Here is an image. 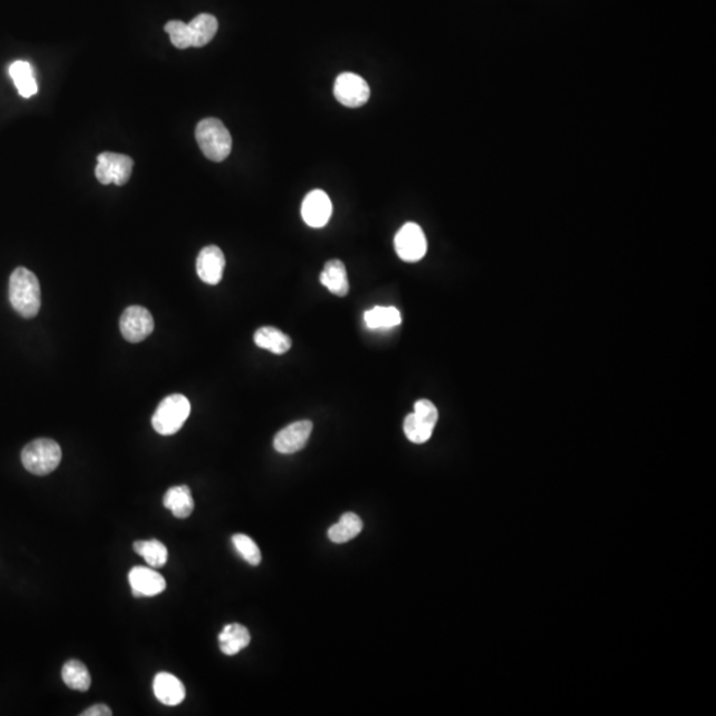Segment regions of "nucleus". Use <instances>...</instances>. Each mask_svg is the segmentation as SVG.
<instances>
[{"label":"nucleus","instance_id":"nucleus-17","mask_svg":"<svg viewBox=\"0 0 716 716\" xmlns=\"http://www.w3.org/2000/svg\"><path fill=\"white\" fill-rule=\"evenodd\" d=\"M253 341L262 349L270 350L275 355H284L292 347L290 336L275 327L259 328L253 336Z\"/></svg>","mask_w":716,"mask_h":716},{"label":"nucleus","instance_id":"nucleus-2","mask_svg":"<svg viewBox=\"0 0 716 716\" xmlns=\"http://www.w3.org/2000/svg\"><path fill=\"white\" fill-rule=\"evenodd\" d=\"M196 138L206 158L222 162L230 156L233 138L224 122L218 119H205L196 125Z\"/></svg>","mask_w":716,"mask_h":716},{"label":"nucleus","instance_id":"nucleus-28","mask_svg":"<svg viewBox=\"0 0 716 716\" xmlns=\"http://www.w3.org/2000/svg\"><path fill=\"white\" fill-rule=\"evenodd\" d=\"M112 714V710H110V707L105 706V704H95V706L85 710L81 716H110Z\"/></svg>","mask_w":716,"mask_h":716},{"label":"nucleus","instance_id":"nucleus-8","mask_svg":"<svg viewBox=\"0 0 716 716\" xmlns=\"http://www.w3.org/2000/svg\"><path fill=\"white\" fill-rule=\"evenodd\" d=\"M122 338L129 342H141L149 338L154 330V319L147 308L132 305L127 308L119 319Z\"/></svg>","mask_w":716,"mask_h":716},{"label":"nucleus","instance_id":"nucleus-7","mask_svg":"<svg viewBox=\"0 0 716 716\" xmlns=\"http://www.w3.org/2000/svg\"><path fill=\"white\" fill-rule=\"evenodd\" d=\"M333 93L344 107L359 108L369 101L370 88L361 76L344 72L336 79Z\"/></svg>","mask_w":716,"mask_h":716},{"label":"nucleus","instance_id":"nucleus-13","mask_svg":"<svg viewBox=\"0 0 716 716\" xmlns=\"http://www.w3.org/2000/svg\"><path fill=\"white\" fill-rule=\"evenodd\" d=\"M154 695L167 706H178L186 697L184 683L169 673H158L153 682Z\"/></svg>","mask_w":716,"mask_h":716},{"label":"nucleus","instance_id":"nucleus-20","mask_svg":"<svg viewBox=\"0 0 716 716\" xmlns=\"http://www.w3.org/2000/svg\"><path fill=\"white\" fill-rule=\"evenodd\" d=\"M362 524L361 518L356 513L347 512L341 516L339 523L329 528L328 530V538L332 543L344 544L348 541L353 540L356 536L361 533Z\"/></svg>","mask_w":716,"mask_h":716},{"label":"nucleus","instance_id":"nucleus-22","mask_svg":"<svg viewBox=\"0 0 716 716\" xmlns=\"http://www.w3.org/2000/svg\"><path fill=\"white\" fill-rule=\"evenodd\" d=\"M62 677L64 683L76 692H88L92 684L87 666L77 660H70L62 666Z\"/></svg>","mask_w":716,"mask_h":716},{"label":"nucleus","instance_id":"nucleus-5","mask_svg":"<svg viewBox=\"0 0 716 716\" xmlns=\"http://www.w3.org/2000/svg\"><path fill=\"white\" fill-rule=\"evenodd\" d=\"M133 165V159L125 154L105 151L97 157L96 178L102 185L122 186L129 181Z\"/></svg>","mask_w":716,"mask_h":716},{"label":"nucleus","instance_id":"nucleus-21","mask_svg":"<svg viewBox=\"0 0 716 716\" xmlns=\"http://www.w3.org/2000/svg\"><path fill=\"white\" fill-rule=\"evenodd\" d=\"M364 320L370 329L387 330L402 322L401 312L395 307H377L365 312Z\"/></svg>","mask_w":716,"mask_h":716},{"label":"nucleus","instance_id":"nucleus-12","mask_svg":"<svg viewBox=\"0 0 716 716\" xmlns=\"http://www.w3.org/2000/svg\"><path fill=\"white\" fill-rule=\"evenodd\" d=\"M134 597H153L167 589V581L153 568L134 567L129 572Z\"/></svg>","mask_w":716,"mask_h":716},{"label":"nucleus","instance_id":"nucleus-4","mask_svg":"<svg viewBox=\"0 0 716 716\" xmlns=\"http://www.w3.org/2000/svg\"><path fill=\"white\" fill-rule=\"evenodd\" d=\"M191 405L182 395H171L162 399L151 418L153 429L161 435H174L189 418Z\"/></svg>","mask_w":716,"mask_h":716},{"label":"nucleus","instance_id":"nucleus-11","mask_svg":"<svg viewBox=\"0 0 716 716\" xmlns=\"http://www.w3.org/2000/svg\"><path fill=\"white\" fill-rule=\"evenodd\" d=\"M226 258L224 251L216 245H207L196 259V273L204 283L216 285L224 278Z\"/></svg>","mask_w":716,"mask_h":716},{"label":"nucleus","instance_id":"nucleus-3","mask_svg":"<svg viewBox=\"0 0 716 716\" xmlns=\"http://www.w3.org/2000/svg\"><path fill=\"white\" fill-rule=\"evenodd\" d=\"M62 455V447L53 439H35L23 449L22 463L33 475L44 476L55 472Z\"/></svg>","mask_w":716,"mask_h":716},{"label":"nucleus","instance_id":"nucleus-23","mask_svg":"<svg viewBox=\"0 0 716 716\" xmlns=\"http://www.w3.org/2000/svg\"><path fill=\"white\" fill-rule=\"evenodd\" d=\"M137 555L145 558L151 568H162L167 561V548L159 540H138L133 544Z\"/></svg>","mask_w":716,"mask_h":716},{"label":"nucleus","instance_id":"nucleus-24","mask_svg":"<svg viewBox=\"0 0 716 716\" xmlns=\"http://www.w3.org/2000/svg\"><path fill=\"white\" fill-rule=\"evenodd\" d=\"M434 429H435V427L430 426L429 424L422 421L415 413H412V415L405 418V435H406V438L409 439L410 442H413V444H422L429 441V439L432 438Z\"/></svg>","mask_w":716,"mask_h":716},{"label":"nucleus","instance_id":"nucleus-15","mask_svg":"<svg viewBox=\"0 0 716 716\" xmlns=\"http://www.w3.org/2000/svg\"><path fill=\"white\" fill-rule=\"evenodd\" d=\"M222 653L226 655H236L250 644L251 635L247 627L241 624L226 625L218 637Z\"/></svg>","mask_w":716,"mask_h":716},{"label":"nucleus","instance_id":"nucleus-9","mask_svg":"<svg viewBox=\"0 0 716 716\" xmlns=\"http://www.w3.org/2000/svg\"><path fill=\"white\" fill-rule=\"evenodd\" d=\"M301 215L310 227L321 228L332 215V202L325 191L313 190L307 194L301 205Z\"/></svg>","mask_w":716,"mask_h":716},{"label":"nucleus","instance_id":"nucleus-10","mask_svg":"<svg viewBox=\"0 0 716 716\" xmlns=\"http://www.w3.org/2000/svg\"><path fill=\"white\" fill-rule=\"evenodd\" d=\"M313 425L310 421H298L288 425L276 434L273 447L281 453H295L304 449L312 433Z\"/></svg>","mask_w":716,"mask_h":716},{"label":"nucleus","instance_id":"nucleus-19","mask_svg":"<svg viewBox=\"0 0 716 716\" xmlns=\"http://www.w3.org/2000/svg\"><path fill=\"white\" fill-rule=\"evenodd\" d=\"M164 506L171 511L176 518H189L194 511V499L187 486H176L167 490L164 496Z\"/></svg>","mask_w":716,"mask_h":716},{"label":"nucleus","instance_id":"nucleus-25","mask_svg":"<svg viewBox=\"0 0 716 716\" xmlns=\"http://www.w3.org/2000/svg\"><path fill=\"white\" fill-rule=\"evenodd\" d=\"M233 544L234 547L236 548V550H238L239 555H241L250 566L256 567L261 564V549H259V547L256 546L253 539L248 538V536L243 535V533H236V535L233 536Z\"/></svg>","mask_w":716,"mask_h":716},{"label":"nucleus","instance_id":"nucleus-26","mask_svg":"<svg viewBox=\"0 0 716 716\" xmlns=\"http://www.w3.org/2000/svg\"><path fill=\"white\" fill-rule=\"evenodd\" d=\"M165 31L169 33L171 44L178 50H186L191 47L189 25L181 20H170L165 25Z\"/></svg>","mask_w":716,"mask_h":716},{"label":"nucleus","instance_id":"nucleus-6","mask_svg":"<svg viewBox=\"0 0 716 716\" xmlns=\"http://www.w3.org/2000/svg\"><path fill=\"white\" fill-rule=\"evenodd\" d=\"M395 247L396 255L402 261L409 263L421 261L427 253V241L424 230L418 224L409 222L396 233Z\"/></svg>","mask_w":716,"mask_h":716},{"label":"nucleus","instance_id":"nucleus-14","mask_svg":"<svg viewBox=\"0 0 716 716\" xmlns=\"http://www.w3.org/2000/svg\"><path fill=\"white\" fill-rule=\"evenodd\" d=\"M321 284L336 296H345L349 292L347 268L339 259H332L324 265L320 275Z\"/></svg>","mask_w":716,"mask_h":716},{"label":"nucleus","instance_id":"nucleus-1","mask_svg":"<svg viewBox=\"0 0 716 716\" xmlns=\"http://www.w3.org/2000/svg\"><path fill=\"white\" fill-rule=\"evenodd\" d=\"M8 299L22 318H35L42 305V292L35 273L24 267L16 268L11 273Z\"/></svg>","mask_w":716,"mask_h":716},{"label":"nucleus","instance_id":"nucleus-16","mask_svg":"<svg viewBox=\"0 0 716 716\" xmlns=\"http://www.w3.org/2000/svg\"><path fill=\"white\" fill-rule=\"evenodd\" d=\"M8 72H10L14 84L18 88L20 96L30 99L38 93V82H36L35 73H33V68L30 62L18 60L10 65Z\"/></svg>","mask_w":716,"mask_h":716},{"label":"nucleus","instance_id":"nucleus-18","mask_svg":"<svg viewBox=\"0 0 716 716\" xmlns=\"http://www.w3.org/2000/svg\"><path fill=\"white\" fill-rule=\"evenodd\" d=\"M191 47L201 48L208 44L218 33V20L211 14H201L189 23Z\"/></svg>","mask_w":716,"mask_h":716},{"label":"nucleus","instance_id":"nucleus-27","mask_svg":"<svg viewBox=\"0 0 716 716\" xmlns=\"http://www.w3.org/2000/svg\"><path fill=\"white\" fill-rule=\"evenodd\" d=\"M413 413H415L418 418H421L422 421L429 424L430 426L435 427L436 422H438V409H436L435 405H434L432 401H429V399H419V401H416L415 412Z\"/></svg>","mask_w":716,"mask_h":716}]
</instances>
